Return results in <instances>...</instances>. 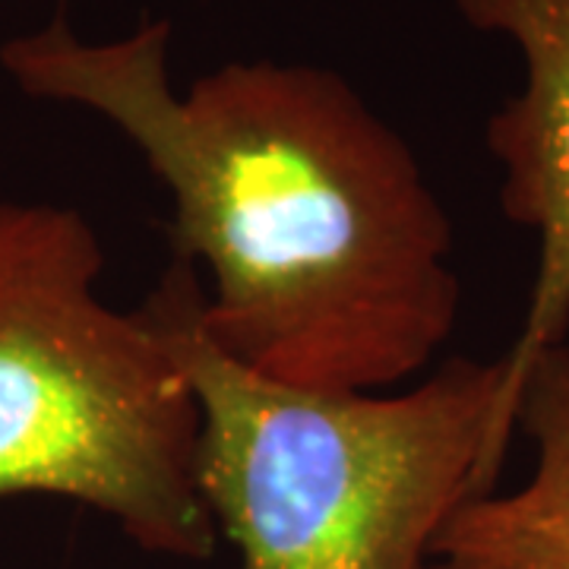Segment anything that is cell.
<instances>
[{"mask_svg":"<svg viewBox=\"0 0 569 569\" xmlns=\"http://www.w3.org/2000/svg\"><path fill=\"white\" fill-rule=\"evenodd\" d=\"M197 266L142 301L197 396L193 485L241 569H427L497 488L516 418L507 358H449L402 392H326L231 361L200 329Z\"/></svg>","mask_w":569,"mask_h":569,"instance_id":"2","label":"cell"},{"mask_svg":"<svg viewBox=\"0 0 569 569\" xmlns=\"http://www.w3.org/2000/svg\"><path fill=\"white\" fill-rule=\"evenodd\" d=\"M516 430L535 449L531 475L459 509L427 569H569V336L526 367Z\"/></svg>","mask_w":569,"mask_h":569,"instance_id":"5","label":"cell"},{"mask_svg":"<svg viewBox=\"0 0 569 569\" xmlns=\"http://www.w3.org/2000/svg\"><path fill=\"white\" fill-rule=\"evenodd\" d=\"M102 269L80 209L0 203V500H70L140 550L209 560L197 396L149 313L104 301Z\"/></svg>","mask_w":569,"mask_h":569,"instance_id":"3","label":"cell"},{"mask_svg":"<svg viewBox=\"0 0 569 569\" xmlns=\"http://www.w3.org/2000/svg\"><path fill=\"white\" fill-rule=\"evenodd\" d=\"M478 32L512 39L526 86L488 123V146L503 164L500 203L538 238V272L526 320L507 355V399L526 367L569 336V0H456Z\"/></svg>","mask_w":569,"mask_h":569,"instance_id":"4","label":"cell"},{"mask_svg":"<svg viewBox=\"0 0 569 569\" xmlns=\"http://www.w3.org/2000/svg\"><path fill=\"white\" fill-rule=\"evenodd\" d=\"M171 26L80 39L58 17L0 48L26 96L102 114L174 200V260L203 263L206 339L269 380L380 392L459 320L452 222L421 162L339 73L224 63L178 92Z\"/></svg>","mask_w":569,"mask_h":569,"instance_id":"1","label":"cell"}]
</instances>
